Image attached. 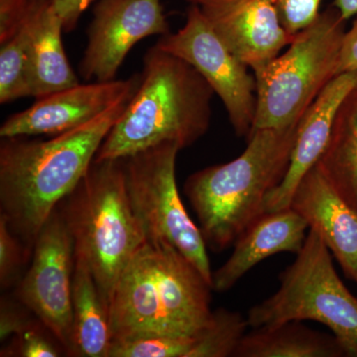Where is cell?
Returning <instances> with one entry per match:
<instances>
[{
	"mask_svg": "<svg viewBox=\"0 0 357 357\" xmlns=\"http://www.w3.org/2000/svg\"><path fill=\"white\" fill-rule=\"evenodd\" d=\"M185 1L191 2V3L195 4V6H201L206 3V2L211 1V0H185Z\"/></svg>",
	"mask_w": 357,
	"mask_h": 357,
	"instance_id": "1f68e13d",
	"label": "cell"
},
{
	"mask_svg": "<svg viewBox=\"0 0 357 357\" xmlns=\"http://www.w3.org/2000/svg\"><path fill=\"white\" fill-rule=\"evenodd\" d=\"M34 11L26 21L25 24L21 27L20 31L6 43L1 44V50H0V103L1 105L32 96L29 75V47Z\"/></svg>",
	"mask_w": 357,
	"mask_h": 357,
	"instance_id": "44dd1931",
	"label": "cell"
},
{
	"mask_svg": "<svg viewBox=\"0 0 357 357\" xmlns=\"http://www.w3.org/2000/svg\"><path fill=\"white\" fill-rule=\"evenodd\" d=\"M318 165L340 196L357 210V84L337 110L330 142Z\"/></svg>",
	"mask_w": 357,
	"mask_h": 357,
	"instance_id": "ffe728a7",
	"label": "cell"
},
{
	"mask_svg": "<svg viewBox=\"0 0 357 357\" xmlns=\"http://www.w3.org/2000/svg\"><path fill=\"white\" fill-rule=\"evenodd\" d=\"M249 326L241 312L220 307L192 337L187 357H234Z\"/></svg>",
	"mask_w": 357,
	"mask_h": 357,
	"instance_id": "7402d4cb",
	"label": "cell"
},
{
	"mask_svg": "<svg viewBox=\"0 0 357 357\" xmlns=\"http://www.w3.org/2000/svg\"><path fill=\"white\" fill-rule=\"evenodd\" d=\"M72 356L107 357L112 340L109 311L86 263L75 257Z\"/></svg>",
	"mask_w": 357,
	"mask_h": 357,
	"instance_id": "ac0fdd59",
	"label": "cell"
},
{
	"mask_svg": "<svg viewBox=\"0 0 357 357\" xmlns=\"http://www.w3.org/2000/svg\"><path fill=\"white\" fill-rule=\"evenodd\" d=\"M156 46L198 70L222 100L237 135L248 137L256 114L255 75L218 36L201 7L192 4L184 26L162 36Z\"/></svg>",
	"mask_w": 357,
	"mask_h": 357,
	"instance_id": "9c48e42d",
	"label": "cell"
},
{
	"mask_svg": "<svg viewBox=\"0 0 357 357\" xmlns=\"http://www.w3.org/2000/svg\"><path fill=\"white\" fill-rule=\"evenodd\" d=\"M213 89L183 59L155 45L140 83L95 160H119L163 144L191 146L210 128Z\"/></svg>",
	"mask_w": 357,
	"mask_h": 357,
	"instance_id": "7a4b0ae2",
	"label": "cell"
},
{
	"mask_svg": "<svg viewBox=\"0 0 357 357\" xmlns=\"http://www.w3.org/2000/svg\"><path fill=\"white\" fill-rule=\"evenodd\" d=\"M345 22L335 7H328L294 37L287 50L255 72L252 131L299 123L326 84L337 76Z\"/></svg>",
	"mask_w": 357,
	"mask_h": 357,
	"instance_id": "8992f818",
	"label": "cell"
},
{
	"mask_svg": "<svg viewBox=\"0 0 357 357\" xmlns=\"http://www.w3.org/2000/svg\"><path fill=\"white\" fill-rule=\"evenodd\" d=\"M41 0H0V44L16 34Z\"/></svg>",
	"mask_w": 357,
	"mask_h": 357,
	"instance_id": "83f0119b",
	"label": "cell"
},
{
	"mask_svg": "<svg viewBox=\"0 0 357 357\" xmlns=\"http://www.w3.org/2000/svg\"><path fill=\"white\" fill-rule=\"evenodd\" d=\"M95 0H50L51 6L62 21L64 32H70L77 27L82 14Z\"/></svg>",
	"mask_w": 357,
	"mask_h": 357,
	"instance_id": "f1b7e54d",
	"label": "cell"
},
{
	"mask_svg": "<svg viewBox=\"0 0 357 357\" xmlns=\"http://www.w3.org/2000/svg\"><path fill=\"white\" fill-rule=\"evenodd\" d=\"M132 96L50 139L1 138L0 215L31 250L45 222L88 172Z\"/></svg>",
	"mask_w": 357,
	"mask_h": 357,
	"instance_id": "6da1fadb",
	"label": "cell"
},
{
	"mask_svg": "<svg viewBox=\"0 0 357 357\" xmlns=\"http://www.w3.org/2000/svg\"><path fill=\"white\" fill-rule=\"evenodd\" d=\"M321 0H276L282 24L295 36L318 17Z\"/></svg>",
	"mask_w": 357,
	"mask_h": 357,
	"instance_id": "484cf974",
	"label": "cell"
},
{
	"mask_svg": "<svg viewBox=\"0 0 357 357\" xmlns=\"http://www.w3.org/2000/svg\"><path fill=\"white\" fill-rule=\"evenodd\" d=\"M74 267V241L58 206L40 230L31 263L14 296L70 356Z\"/></svg>",
	"mask_w": 357,
	"mask_h": 357,
	"instance_id": "30bf717a",
	"label": "cell"
},
{
	"mask_svg": "<svg viewBox=\"0 0 357 357\" xmlns=\"http://www.w3.org/2000/svg\"><path fill=\"white\" fill-rule=\"evenodd\" d=\"M295 261L281 274L280 287L249 310L251 328L314 321L330 328L347 356H357V298L340 280L331 250L309 229Z\"/></svg>",
	"mask_w": 357,
	"mask_h": 357,
	"instance_id": "52a82bcc",
	"label": "cell"
},
{
	"mask_svg": "<svg viewBox=\"0 0 357 357\" xmlns=\"http://www.w3.org/2000/svg\"><path fill=\"white\" fill-rule=\"evenodd\" d=\"M290 208L323 239L345 275L357 283V210L317 164L294 192Z\"/></svg>",
	"mask_w": 357,
	"mask_h": 357,
	"instance_id": "5bb4252c",
	"label": "cell"
},
{
	"mask_svg": "<svg viewBox=\"0 0 357 357\" xmlns=\"http://www.w3.org/2000/svg\"><path fill=\"white\" fill-rule=\"evenodd\" d=\"M62 21L42 0L32 17L29 47V75L32 96L41 98L79 84L63 46Z\"/></svg>",
	"mask_w": 357,
	"mask_h": 357,
	"instance_id": "e0dca14e",
	"label": "cell"
},
{
	"mask_svg": "<svg viewBox=\"0 0 357 357\" xmlns=\"http://www.w3.org/2000/svg\"><path fill=\"white\" fill-rule=\"evenodd\" d=\"M57 347L49 340L38 326L10 338V344L2 349L1 356L56 357L60 356Z\"/></svg>",
	"mask_w": 357,
	"mask_h": 357,
	"instance_id": "d4e9b609",
	"label": "cell"
},
{
	"mask_svg": "<svg viewBox=\"0 0 357 357\" xmlns=\"http://www.w3.org/2000/svg\"><path fill=\"white\" fill-rule=\"evenodd\" d=\"M93 15L79 64L86 81H112L134 45L170 33L161 0H100Z\"/></svg>",
	"mask_w": 357,
	"mask_h": 357,
	"instance_id": "8fae6325",
	"label": "cell"
},
{
	"mask_svg": "<svg viewBox=\"0 0 357 357\" xmlns=\"http://www.w3.org/2000/svg\"><path fill=\"white\" fill-rule=\"evenodd\" d=\"M211 291L177 249L147 239L115 284L109 306L112 338L140 333L194 337L211 318Z\"/></svg>",
	"mask_w": 357,
	"mask_h": 357,
	"instance_id": "3957f363",
	"label": "cell"
},
{
	"mask_svg": "<svg viewBox=\"0 0 357 357\" xmlns=\"http://www.w3.org/2000/svg\"><path fill=\"white\" fill-rule=\"evenodd\" d=\"M33 250L14 234L6 218L0 215V285L2 290L17 286Z\"/></svg>",
	"mask_w": 357,
	"mask_h": 357,
	"instance_id": "cb8c5ba5",
	"label": "cell"
},
{
	"mask_svg": "<svg viewBox=\"0 0 357 357\" xmlns=\"http://www.w3.org/2000/svg\"><path fill=\"white\" fill-rule=\"evenodd\" d=\"M180 150L175 143H163L122 159L128 197L148 241L171 244L213 288L208 246L188 215L176 182Z\"/></svg>",
	"mask_w": 357,
	"mask_h": 357,
	"instance_id": "ba28073f",
	"label": "cell"
},
{
	"mask_svg": "<svg viewBox=\"0 0 357 357\" xmlns=\"http://www.w3.org/2000/svg\"><path fill=\"white\" fill-rule=\"evenodd\" d=\"M333 6L345 21L357 15V0H333Z\"/></svg>",
	"mask_w": 357,
	"mask_h": 357,
	"instance_id": "4dcf8cb0",
	"label": "cell"
},
{
	"mask_svg": "<svg viewBox=\"0 0 357 357\" xmlns=\"http://www.w3.org/2000/svg\"><path fill=\"white\" fill-rule=\"evenodd\" d=\"M356 84L357 72L337 75L303 115L298 123L287 172L280 184L268 195L265 211H280L290 206L298 185L325 153L337 110Z\"/></svg>",
	"mask_w": 357,
	"mask_h": 357,
	"instance_id": "9a60e30c",
	"label": "cell"
},
{
	"mask_svg": "<svg viewBox=\"0 0 357 357\" xmlns=\"http://www.w3.org/2000/svg\"><path fill=\"white\" fill-rule=\"evenodd\" d=\"M297 128L255 129L236 159L204 168L185 180L184 192L208 248L215 252L229 248L266 213L268 195L287 172Z\"/></svg>",
	"mask_w": 357,
	"mask_h": 357,
	"instance_id": "277c9868",
	"label": "cell"
},
{
	"mask_svg": "<svg viewBox=\"0 0 357 357\" xmlns=\"http://www.w3.org/2000/svg\"><path fill=\"white\" fill-rule=\"evenodd\" d=\"M30 314L32 312L24 306L15 296L1 298L0 303V340H10L15 335L25 332L28 328L37 326L33 323Z\"/></svg>",
	"mask_w": 357,
	"mask_h": 357,
	"instance_id": "4316f807",
	"label": "cell"
},
{
	"mask_svg": "<svg viewBox=\"0 0 357 357\" xmlns=\"http://www.w3.org/2000/svg\"><path fill=\"white\" fill-rule=\"evenodd\" d=\"M309 227L292 208L266 211L244 230L227 262L213 272V290L229 291L258 263L281 252L299 253Z\"/></svg>",
	"mask_w": 357,
	"mask_h": 357,
	"instance_id": "2e32d148",
	"label": "cell"
},
{
	"mask_svg": "<svg viewBox=\"0 0 357 357\" xmlns=\"http://www.w3.org/2000/svg\"><path fill=\"white\" fill-rule=\"evenodd\" d=\"M342 356L347 354L335 335L293 321L252 328L244 335L234 357Z\"/></svg>",
	"mask_w": 357,
	"mask_h": 357,
	"instance_id": "d6986e66",
	"label": "cell"
},
{
	"mask_svg": "<svg viewBox=\"0 0 357 357\" xmlns=\"http://www.w3.org/2000/svg\"><path fill=\"white\" fill-rule=\"evenodd\" d=\"M140 77L79 84L41 98L11 115L0 128V137L58 135L79 128L135 93Z\"/></svg>",
	"mask_w": 357,
	"mask_h": 357,
	"instance_id": "7c38bea8",
	"label": "cell"
},
{
	"mask_svg": "<svg viewBox=\"0 0 357 357\" xmlns=\"http://www.w3.org/2000/svg\"><path fill=\"white\" fill-rule=\"evenodd\" d=\"M357 72V15L351 27L345 31L340 51L337 75Z\"/></svg>",
	"mask_w": 357,
	"mask_h": 357,
	"instance_id": "f546056e",
	"label": "cell"
},
{
	"mask_svg": "<svg viewBox=\"0 0 357 357\" xmlns=\"http://www.w3.org/2000/svg\"><path fill=\"white\" fill-rule=\"evenodd\" d=\"M194 338L140 333L112 338L107 357H187Z\"/></svg>",
	"mask_w": 357,
	"mask_h": 357,
	"instance_id": "603a6c76",
	"label": "cell"
},
{
	"mask_svg": "<svg viewBox=\"0 0 357 357\" xmlns=\"http://www.w3.org/2000/svg\"><path fill=\"white\" fill-rule=\"evenodd\" d=\"M59 208L75 257L86 263L109 307L121 272L147 241L129 199L122 159L93 160Z\"/></svg>",
	"mask_w": 357,
	"mask_h": 357,
	"instance_id": "5b68a950",
	"label": "cell"
},
{
	"mask_svg": "<svg viewBox=\"0 0 357 357\" xmlns=\"http://www.w3.org/2000/svg\"><path fill=\"white\" fill-rule=\"evenodd\" d=\"M199 7L230 51L253 73L296 36L282 24L276 0H211Z\"/></svg>",
	"mask_w": 357,
	"mask_h": 357,
	"instance_id": "4fadbf2b",
	"label": "cell"
}]
</instances>
